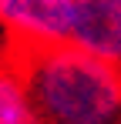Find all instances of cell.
Listing matches in <instances>:
<instances>
[{"mask_svg": "<svg viewBox=\"0 0 121 124\" xmlns=\"http://www.w3.org/2000/svg\"><path fill=\"white\" fill-rule=\"evenodd\" d=\"M0 124H47L17 61L0 64Z\"/></svg>", "mask_w": 121, "mask_h": 124, "instance_id": "4", "label": "cell"}, {"mask_svg": "<svg viewBox=\"0 0 121 124\" xmlns=\"http://www.w3.org/2000/svg\"><path fill=\"white\" fill-rule=\"evenodd\" d=\"M74 0H0V23L17 47L67 44Z\"/></svg>", "mask_w": 121, "mask_h": 124, "instance_id": "2", "label": "cell"}, {"mask_svg": "<svg viewBox=\"0 0 121 124\" xmlns=\"http://www.w3.org/2000/svg\"><path fill=\"white\" fill-rule=\"evenodd\" d=\"M30 94L47 124H118L121 64L78 44L14 47Z\"/></svg>", "mask_w": 121, "mask_h": 124, "instance_id": "1", "label": "cell"}, {"mask_svg": "<svg viewBox=\"0 0 121 124\" xmlns=\"http://www.w3.org/2000/svg\"><path fill=\"white\" fill-rule=\"evenodd\" d=\"M67 44L121 64V0H74Z\"/></svg>", "mask_w": 121, "mask_h": 124, "instance_id": "3", "label": "cell"}]
</instances>
